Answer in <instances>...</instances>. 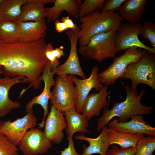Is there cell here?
<instances>
[{
    "label": "cell",
    "instance_id": "cell-1",
    "mask_svg": "<svg viewBox=\"0 0 155 155\" xmlns=\"http://www.w3.org/2000/svg\"><path fill=\"white\" fill-rule=\"evenodd\" d=\"M44 38L28 42L7 44L0 40V66L5 77L26 78L24 83L39 88L44 69L49 62L44 55Z\"/></svg>",
    "mask_w": 155,
    "mask_h": 155
},
{
    "label": "cell",
    "instance_id": "cell-2",
    "mask_svg": "<svg viewBox=\"0 0 155 155\" xmlns=\"http://www.w3.org/2000/svg\"><path fill=\"white\" fill-rule=\"evenodd\" d=\"M126 93L125 100L123 102H116L112 108L108 107L103 109L102 116L98 118L97 123L96 130L99 131L113 118L117 117L119 122L127 121L133 115H148L152 112L153 107L144 105L141 102V100L146 90L141 91L139 94L137 90L133 91L127 84L124 86Z\"/></svg>",
    "mask_w": 155,
    "mask_h": 155
},
{
    "label": "cell",
    "instance_id": "cell-3",
    "mask_svg": "<svg viewBox=\"0 0 155 155\" xmlns=\"http://www.w3.org/2000/svg\"><path fill=\"white\" fill-rule=\"evenodd\" d=\"M81 23L78 33L80 46L87 44L94 36L102 33L117 30L122 24L123 19L115 11H95L79 18Z\"/></svg>",
    "mask_w": 155,
    "mask_h": 155
},
{
    "label": "cell",
    "instance_id": "cell-4",
    "mask_svg": "<svg viewBox=\"0 0 155 155\" xmlns=\"http://www.w3.org/2000/svg\"><path fill=\"white\" fill-rule=\"evenodd\" d=\"M131 81V89L137 90L140 84L155 90V54L147 51L137 61L129 65L121 77Z\"/></svg>",
    "mask_w": 155,
    "mask_h": 155
},
{
    "label": "cell",
    "instance_id": "cell-5",
    "mask_svg": "<svg viewBox=\"0 0 155 155\" xmlns=\"http://www.w3.org/2000/svg\"><path fill=\"white\" fill-rule=\"evenodd\" d=\"M117 30L102 33L93 36L85 46H80L79 53L90 60L101 62L114 58L117 53L115 45Z\"/></svg>",
    "mask_w": 155,
    "mask_h": 155
},
{
    "label": "cell",
    "instance_id": "cell-6",
    "mask_svg": "<svg viewBox=\"0 0 155 155\" xmlns=\"http://www.w3.org/2000/svg\"><path fill=\"white\" fill-rule=\"evenodd\" d=\"M70 75H58L49 100L51 106L62 113L75 109L78 96Z\"/></svg>",
    "mask_w": 155,
    "mask_h": 155
},
{
    "label": "cell",
    "instance_id": "cell-7",
    "mask_svg": "<svg viewBox=\"0 0 155 155\" xmlns=\"http://www.w3.org/2000/svg\"><path fill=\"white\" fill-rule=\"evenodd\" d=\"M146 52L144 50L135 47L125 50L123 54L113 58V63L107 68L98 74L99 81L107 86L115 84L128 66L138 61Z\"/></svg>",
    "mask_w": 155,
    "mask_h": 155
},
{
    "label": "cell",
    "instance_id": "cell-8",
    "mask_svg": "<svg viewBox=\"0 0 155 155\" xmlns=\"http://www.w3.org/2000/svg\"><path fill=\"white\" fill-rule=\"evenodd\" d=\"M142 26L140 23H128L121 24L117 30L115 42L117 53L135 47L155 54V48L144 44L139 38Z\"/></svg>",
    "mask_w": 155,
    "mask_h": 155
},
{
    "label": "cell",
    "instance_id": "cell-9",
    "mask_svg": "<svg viewBox=\"0 0 155 155\" xmlns=\"http://www.w3.org/2000/svg\"><path fill=\"white\" fill-rule=\"evenodd\" d=\"M60 61L57 60L53 63L49 61L45 66L40 78L44 83V87L42 92L39 95L34 97L31 100L28 102L25 106V112L28 113L32 110L35 104L41 106L44 110L43 119L41 122L38 124L39 128H43L44 127L45 119L49 114L48 102L51 94V89L52 86L55 85V81L53 78L54 75L56 68L60 65Z\"/></svg>",
    "mask_w": 155,
    "mask_h": 155
},
{
    "label": "cell",
    "instance_id": "cell-10",
    "mask_svg": "<svg viewBox=\"0 0 155 155\" xmlns=\"http://www.w3.org/2000/svg\"><path fill=\"white\" fill-rule=\"evenodd\" d=\"M37 118L32 110L24 116L12 122L10 119L3 121L0 132L5 135L14 145L18 146L27 132L38 124Z\"/></svg>",
    "mask_w": 155,
    "mask_h": 155
},
{
    "label": "cell",
    "instance_id": "cell-11",
    "mask_svg": "<svg viewBox=\"0 0 155 155\" xmlns=\"http://www.w3.org/2000/svg\"><path fill=\"white\" fill-rule=\"evenodd\" d=\"M39 128L29 130L19 145V149L24 155H39L47 152L52 147V142Z\"/></svg>",
    "mask_w": 155,
    "mask_h": 155
},
{
    "label": "cell",
    "instance_id": "cell-12",
    "mask_svg": "<svg viewBox=\"0 0 155 155\" xmlns=\"http://www.w3.org/2000/svg\"><path fill=\"white\" fill-rule=\"evenodd\" d=\"M79 31L67 30L65 33L68 36L70 44L69 56L66 61L57 67L55 74L58 75H77L82 79L86 78L81 67L77 52V44Z\"/></svg>",
    "mask_w": 155,
    "mask_h": 155
},
{
    "label": "cell",
    "instance_id": "cell-13",
    "mask_svg": "<svg viewBox=\"0 0 155 155\" xmlns=\"http://www.w3.org/2000/svg\"><path fill=\"white\" fill-rule=\"evenodd\" d=\"M129 121L119 122L118 118H114L108 123L107 128L119 132L129 134L141 133L155 136V127L150 125L142 115L131 117Z\"/></svg>",
    "mask_w": 155,
    "mask_h": 155
},
{
    "label": "cell",
    "instance_id": "cell-14",
    "mask_svg": "<svg viewBox=\"0 0 155 155\" xmlns=\"http://www.w3.org/2000/svg\"><path fill=\"white\" fill-rule=\"evenodd\" d=\"M67 126L63 113L51 106L44 122V132L46 137L52 142L59 144L64 137L63 130Z\"/></svg>",
    "mask_w": 155,
    "mask_h": 155
},
{
    "label": "cell",
    "instance_id": "cell-15",
    "mask_svg": "<svg viewBox=\"0 0 155 155\" xmlns=\"http://www.w3.org/2000/svg\"><path fill=\"white\" fill-rule=\"evenodd\" d=\"M98 70L97 66H94L90 76L87 78L81 79L75 75L72 76L77 93L78 100L75 110L79 113H82L83 104L91 90L94 88L95 91H99L102 86L98 79Z\"/></svg>",
    "mask_w": 155,
    "mask_h": 155
},
{
    "label": "cell",
    "instance_id": "cell-16",
    "mask_svg": "<svg viewBox=\"0 0 155 155\" xmlns=\"http://www.w3.org/2000/svg\"><path fill=\"white\" fill-rule=\"evenodd\" d=\"M108 86H102L98 93L89 94L86 98L82 107V114L88 120L94 116L100 115L102 109L108 107L109 101L107 97L109 94Z\"/></svg>",
    "mask_w": 155,
    "mask_h": 155
},
{
    "label": "cell",
    "instance_id": "cell-17",
    "mask_svg": "<svg viewBox=\"0 0 155 155\" xmlns=\"http://www.w3.org/2000/svg\"><path fill=\"white\" fill-rule=\"evenodd\" d=\"M16 22L20 42H33L44 38L47 29L45 18L35 21Z\"/></svg>",
    "mask_w": 155,
    "mask_h": 155
},
{
    "label": "cell",
    "instance_id": "cell-18",
    "mask_svg": "<svg viewBox=\"0 0 155 155\" xmlns=\"http://www.w3.org/2000/svg\"><path fill=\"white\" fill-rule=\"evenodd\" d=\"M26 78L18 76L13 78L5 77L0 79V117L8 114L12 109L19 108L21 104L17 101H13L9 96V91L15 84L24 83Z\"/></svg>",
    "mask_w": 155,
    "mask_h": 155
},
{
    "label": "cell",
    "instance_id": "cell-19",
    "mask_svg": "<svg viewBox=\"0 0 155 155\" xmlns=\"http://www.w3.org/2000/svg\"><path fill=\"white\" fill-rule=\"evenodd\" d=\"M107 126H105L101 130V132L97 137L92 138L86 137L83 134L75 136L77 140H85L89 143L87 147L84 144L82 147L83 152L81 155H92L99 154L100 155H106L110 146L107 135Z\"/></svg>",
    "mask_w": 155,
    "mask_h": 155
},
{
    "label": "cell",
    "instance_id": "cell-20",
    "mask_svg": "<svg viewBox=\"0 0 155 155\" xmlns=\"http://www.w3.org/2000/svg\"><path fill=\"white\" fill-rule=\"evenodd\" d=\"M53 6L44 8L46 18L48 22H55L65 11L69 15L77 19L80 5L75 0H55Z\"/></svg>",
    "mask_w": 155,
    "mask_h": 155
},
{
    "label": "cell",
    "instance_id": "cell-21",
    "mask_svg": "<svg viewBox=\"0 0 155 155\" xmlns=\"http://www.w3.org/2000/svg\"><path fill=\"white\" fill-rule=\"evenodd\" d=\"M146 0H126L118 10L123 19L130 23H140L145 10Z\"/></svg>",
    "mask_w": 155,
    "mask_h": 155
},
{
    "label": "cell",
    "instance_id": "cell-22",
    "mask_svg": "<svg viewBox=\"0 0 155 155\" xmlns=\"http://www.w3.org/2000/svg\"><path fill=\"white\" fill-rule=\"evenodd\" d=\"M63 113L67 124L65 132L67 137H73V134L77 132L82 134L90 133L87 129L89 126L88 120L83 114L78 113L75 109Z\"/></svg>",
    "mask_w": 155,
    "mask_h": 155
},
{
    "label": "cell",
    "instance_id": "cell-23",
    "mask_svg": "<svg viewBox=\"0 0 155 155\" xmlns=\"http://www.w3.org/2000/svg\"><path fill=\"white\" fill-rule=\"evenodd\" d=\"M44 5L42 0H28L21 7L18 21H35L45 18Z\"/></svg>",
    "mask_w": 155,
    "mask_h": 155
},
{
    "label": "cell",
    "instance_id": "cell-24",
    "mask_svg": "<svg viewBox=\"0 0 155 155\" xmlns=\"http://www.w3.org/2000/svg\"><path fill=\"white\" fill-rule=\"evenodd\" d=\"M107 135L110 146L117 144L122 149H127L136 146L137 142L144 137L141 133H121L108 128Z\"/></svg>",
    "mask_w": 155,
    "mask_h": 155
},
{
    "label": "cell",
    "instance_id": "cell-25",
    "mask_svg": "<svg viewBox=\"0 0 155 155\" xmlns=\"http://www.w3.org/2000/svg\"><path fill=\"white\" fill-rule=\"evenodd\" d=\"M28 0H3L0 5V22L17 21L21 8Z\"/></svg>",
    "mask_w": 155,
    "mask_h": 155
},
{
    "label": "cell",
    "instance_id": "cell-26",
    "mask_svg": "<svg viewBox=\"0 0 155 155\" xmlns=\"http://www.w3.org/2000/svg\"><path fill=\"white\" fill-rule=\"evenodd\" d=\"M0 40L7 44L20 42L16 21H9L0 22Z\"/></svg>",
    "mask_w": 155,
    "mask_h": 155
},
{
    "label": "cell",
    "instance_id": "cell-27",
    "mask_svg": "<svg viewBox=\"0 0 155 155\" xmlns=\"http://www.w3.org/2000/svg\"><path fill=\"white\" fill-rule=\"evenodd\" d=\"M104 0H85L80 5L78 16L81 18L102 9Z\"/></svg>",
    "mask_w": 155,
    "mask_h": 155
},
{
    "label": "cell",
    "instance_id": "cell-28",
    "mask_svg": "<svg viewBox=\"0 0 155 155\" xmlns=\"http://www.w3.org/2000/svg\"><path fill=\"white\" fill-rule=\"evenodd\" d=\"M134 155H153L155 150V136L148 135L139 141Z\"/></svg>",
    "mask_w": 155,
    "mask_h": 155
},
{
    "label": "cell",
    "instance_id": "cell-29",
    "mask_svg": "<svg viewBox=\"0 0 155 155\" xmlns=\"http://www.w3.org/2000/svg\"><path fill=\"white\" fill-rule=\"evenodd\" d=\"M18 149L0 132V155H19Z\"/></svg>",
    "mask_w": 155,
    "mask_h": 155
},
{
    "label": "cell",
    "instance_id": "cell-30",
    "mask_svg": "<svg viewBox=\"0 0 155 155\" xmlns=\"http://www.w3.org/2000/svg\"><path fill=\"white\" fill-rule=\"evenodd\" d=\"M140 34L147 39L151 44L152 47L155 48V24L150 21L144 22V25L141 29Z\"/></svg>",
    "mask_w": 155,
    "mask_h": 155
},
{
    "label": "cell",
    "instance_id": "cell-31",
    "mask_svg": "<svg viewBox=\"0 0 155 155\" xmlns=\"http://www.w3.org/2000/svg\"><path fill=\"white\" fill-rule=\"evenodd\" d=\"M136 149V146L127 149H122L113 144L111 149H108L106 155H134Z\"/></svg>",
    "mask_w": 155,
    "mask_h": 155
},
{
    "label": "cell",
    "instance_id": "cell-32",
    "mask_svg": "<svg viewBox=\"0 0 155 155\" xmlns=\"http://www.w3.org/2000/svg\"><path fill=\"white\" fill-rule=\"evenodd\" d=\"M126 0H106L104 2L101 11L119 10Z\"/></svg>",
    "mask_w": 155,
    "mask_h": 155
},
{
    "label": "cell",
    "instance_id": "cell-33",
    "mask_svg": "<svg viewBox=\"0 0 155 155\" xmlns=\"http://www.w3.org/2000/svg\"><path fill=\"white\" fill-rule=\"evenodd\" d=\"M68 145L63 150H60L61 155H81L78 154L75 150L74 146L73 137H67Z\"/></svg>",
    "mask_w": 155,
    "mask_h": 155
},
{
    "label": "cell",
    "instance_id": "cell-34",
    "mask_svg": "<svg viewBox=\"0 0 155 155\" xmlns=\"http://www.w3.org/2000/svg\"><path fill=\"white\" fill-rule=\"evenodd\" d=\"M54 49L52 44L50 42L46 44L44 51L45 56L51 63H53L57 60L52 55V51Z\"/></svg>",
    "mask_w": 155,
    "mask_h": 155
},
{
    "label": "cell",
    "instance_id": "cell-35",
    "mask_svg": "<svg viewBox=\"0 0 155 155\" xmlns=\"http://www.w3.org/2000/svg\"><path fill=\"white\" fill-rule=\"evenodd\" d=\"M62 22L65 23L69 29L75 31H79L80 28L76 24H74L72 19L70 18L69 16L63 17L61 19Z\"/></svg>",
    "mask_w": 155,
    "mask_h": 155
},
{
    "label": "cell",
    "instance_id": "cell-36",
    "mask_svg": "<svg viewBox=\"0 0 155 155\" xmlns=\"http://www.w3.org/2000/svg\"><path fill=\"white\" fill-rule=\"evenodd\" d=\"M56 30L59 33H60L69 29L67 25L64 23L60 22L58 19L55 22Z\"/></svg>",
    "mask_w": 155,
    "mask_h": 155
},
{
    "label": "cell",
    "instance_id": "cell-37",
    "mask_svg": "<svg viewBox=\"0 0 155 155\" xmlns=\"http://www.w3.org/2000/svg\"><path fill=\"white\" fill-rule=\"evenodd\" d=\"M52 54L53 57L57 60L64 55L63 51L61 48H57L53 49L52 51Z\"/></svg>",
    "mask_w": 155,
    "mask_h": 155
},
{
    "label": "cell",
    "instance_id": "cell-38",
    "mask_svg": "<svg viewBox=\"0 0 155 155\" xmlns=\"http://www.w3.org/2000/svg\"><path fill=\"white\" fill-rule=\"evenodd\" d=\"M3 71L2 69V67L1 66H0V79L1 78V74H3Z\"/></svg>",
    "mask_w": 155,
    "mask_h": 155
},
{
    "label": "cell",
    "instance_id": "cell-39",
    "mask_svg": "<svg viewBox=\"0 0 155 155\" xmlns=\"http://www.w3.org/2000/svg\"><path fill=\"white\" fill-rule=\"evenodd\" d=\"M2 121L0 120V127L1 126V124H2Z\"/></svg>",
    "mask_w": 155,
    "mask_h": 155
},
{
    "label": "cell",
    "instance_id": "cell-40",
    "mask_svg": "<svg viewBox=\"0 0 155 155\" xmlns=\"http://www.w3.org/2000/svg\"><path fill=\"white\" fill-rule=\"evenodd\" d=\"M3 0H0V5L2 2Z\"/></svg>",
    "mask_w": 155,
    "mask_h": 155
}]
</instances>
